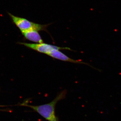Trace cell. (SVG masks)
Returning <instances> with one entry per match:
<instances>
[{
    "label": "cell",
    "mask_w": 121,
    "mask_h": 121,
    "mask_svg": "<svg viewBox=\"0 0 121 121\" xmlns=\"http://www.w3.org/2000/svg\"><path fill=\"white\" fill-rule=\"evenodd\" d=\"M20 44L40 53L48 55L54 50H71L70 48L61 47L55 45L44 43H19Z\"/></svg>",
    "instance_id": "cell-3"
},
{
    "label": "cell",
    "mask_w": 121,
    "mask_h": 121,
    "mask_svg": "<svg viewBox=\"0 0 121 121\" xmlns=\"http://www.w3.org/2000/svg\"><path fill=\"white\" fill-rule=\"evenodd\" d=\"M25 38L29 41L37 43H43V41L38 31L31 30L22 33Z\"/></svg>",
    "instance_id": "cell-5"
},
{
    "label": "cell",
    "mask_w": 121,
    "mask_h": 121,
    "mask_svg": "<svg viewBox=\"0 0 121 121\" xmlns=\"http://www.w3.org/2000/svg\"><path fill=\"white\" fill-rule=\"evenodd\" d=\"M48 55L54 58L63 61L70 62L74 63L86 64V63L83 62L79 60H75L70 58L59 50H54L51 52H50V54Z\"/></svg>",
    "instance_id": "cell-4"
},
{
    "label": "cell",
    "mask_w": 121,
    "mask_h": 121,
    "mask_svg": "<svg viewBox=\"0 0 121 121\" xmlns=\"http://www.w3.org/2000/svg\"><path fill=\"white\" fill-rule=\"evenodd\" d=\"M66 94L65 91H62L53 101L48 104L39 106L23 105L30 107L48 121H58L55 114L56 105L58 102L65 98Z\"/></svg>",
    "instance_id": "cell-1"
},
{
    "label": "cell",
    "mask_w": 121,
    "mask_h": 121,
    "mask_svg": "<svg viewBox=\"0 0 121 121\" xmlns=\"http://www.w3.org/2000/svg\"><path fill=\"white\" fill-rule=\"evenodd\" d=\"M13 23L20 29L21 32L23 33L27 31L35 30L38 31H43L48 32V27L50 24L41 25L31 22L27 19L23 17L16 16L9 13Z\"/></svg>",
    "instance_id": "cell-2"
}]
</instances>
